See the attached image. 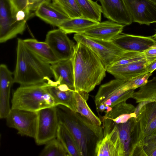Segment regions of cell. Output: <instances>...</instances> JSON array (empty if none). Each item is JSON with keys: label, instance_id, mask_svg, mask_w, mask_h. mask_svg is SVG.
I'll return each mask as SVG.
<instances>
[{"label": "cell", "instance_id": "obj_39", "mask_svg": "<svg viewBox=\"0 0 156 156\" xmlns=\"http://www.w3.org/2000/svg\"><path fill=\"white\" fill-rule=\"evenodd\" d=\"M152 37L156 41V32L154 35L152 36Z\"/></svg>", "mask_w": 156, "mask_h": 156}, {"label": "cell", "instance_id": "obj_33", "mask_svg": "<svg viewBox=\"0 0 156 156\" xmlns=\"http://www.w3.org/2000/svg\"><path fill=\"white\" fill-rule=\"evenodd\" d=\"M143 52L126 51L111 66H117L127 64L146 59Z\"/></svg>", "mask_w": 156, "mask_h": 156}, {"label": "cell", "instance_id": "obj_26", "mask_svg": "<svg viewBox=\"0 0 156 156\" xmlns=\"http://www.w3.org/2000/svg\"><path fill=\"white\" fill-rule=\"evenodd\" d=\"M56 137L62 144L69 156H81L72 134L66 126L60 122L58 125Z\"/></svg>", "mask_w": 156, "mask_h": 156}, {"label": "cell", "instance_id": "obj_18", "mask_svg": "<svg viewBox=\"0 0 156 156\" xmlns=\"http://www.w3.org/2000/svg\"><path fill=\"white\" fill-rule=\"evenodd\" d=\"M46 82L48 90L57 106L62 105L76 112L75 90L51 79Z\"/></svg>", "mask_w": 156, "mask_h": 156}, {"label": "cell", "instance_id": "obj_22", "mask_svg": "<svg viewBox=\"0 0 156 156\" xmlns=\"http://www.w3.org/2000/svg\"><path fill=\"white\" fill-rule=\"evenodd\" d=\"M51 68L55 81L75 90L73 59L58 61L51 64Z\"/></svg>", "mask_w": 156, "mask_h": 156}, {"label": "cell", "instance_id": "obj_14", "mask_svg": "<svg viewBox=\"0 0 156 156\" xmlns=\"http://www.w3.org/2000/svg\"><path fill=\"white\" fill-rule=\"evenodd\" d=\"M136 107L126 101L115 105L110 112L101 118L104 136L108 134L115 125L127 122L132 117H136Z\"/></svg>", "mask_w": 156, "mask_h": 156}, {"label": "cell", "instance_id": "obj_25", "mask_svg": "<svg viewBox=\"0 0 156 156\" xmlns=\"http://www.w3.org/2000/svg\"><path fill=\"white\" fill-rule=\"evenodd\" d=\"M99 22L83 17L70 18L58 27L66 34H81Z\"/></svg>", "mask_w": 156, "mask_h": 156}, {"label": "cell", "instance_id": "obj_5", "mask_svg": "<svg viewBox=\"0 0 156 156\" xmlns=\"http://www.w3.org/2000/svg\"><path fill=\"white\" fill-rule=\"evenodd\" d=\"M134 152L146 137L156 133V102L143 101L136 107Z\"/></svg>", "mask_w": 156, "mask_h": 156}, {"label": "cell", "instance_id": "obj_19", "mask_svg": "<svg viewBox=\"0 0 156 156\" xmlns=\"http://www.w3.org/2000/svg\"><path fill=\"white\" fill-rule=\"evenodd\" d=\"M14 81L13 73L6 65L0 66V118H6L10 111L9 98Z\"/></svg>", "mask_w": 156, "mask_h": 156}, {"label": "cell", "instance_id": "obj_24", "mask_svg": "<svg viewBox=\"0 0 156 156\" xmlns=\"http://www.w3.org/2000/svg\"><path fill=\"white\" fill-rule=\"evenodd\" d=\"M89 96L88 93L83 91H76V112L93 124L101 126V120L92 112L87 103Z\"/></svg>", "mask_w": 156, "mask_h": 156}, {"label": "cell", "instance_id": "obj_11", "mask_svg": "<svg viewBox=\"0 0 156 156\" xmlns=\"http://www.w3.org/2000/svg\"><path fill=\"white\" fill-rule=\"evenodd\" d=\"M37 118V112L11 108L6 119L7 125L17 130L19 134L34 139Z\"/></svg>", "mask_w": 156, "mask_h": 156}, {"label": "cell", "instance_id": "obj_41", "mask_svg": "<svg viewBox=\"0 0 156 156\" xmlns=\"http://www.w3.org/2000/svg\"><path fill=\"white\" fill-rule=\"evenodd\" d=\"M11 1H12V0H10Z\"/></svg>", "mask_w": 156, "mask_h": 156}, {"label": "cell", "instance_id": "obj_4", "mask_svg": "<svg viewBox=\"0 0 156 156\" xmlns=\"http://www.w3.org/2000/svg\"><path fill=\"white\" fill-rule=\"evenodd\" d=\"M12 109L37 112L47 108L57 106L49 93L46 82L18 87L11 101Z\"/></svg>", "mask_w": 156, "mask_h": 156}, {"label": "cell", "instance_id": "obj_7", "mask_svg": "<svg viewBox=\"0 0 156 156\" xmlns=\"http://www.w3.org/2000/svg\"><path fill=\"white\" fill-rule=\"evenodd\" d=\"M73 38L76 43H82L94 52L106 69L126 51L120 48L112 41L95 39L82 34H75Z\"/></svg>", "mask_w": 156, "mask_h": 156}, {"label": "cell", "instance_id": "obj_28", "mask_svg": "<svg viewBox=\"0 0 156 156\" xmlns=\"http://www.w3.org/2000/svg\"><path fill=\"white\" fill-rule=\"evenodd\" d=\"M76 0L83 17L101 22L102 13L101 5L92 0Z\"/></svg>", "mask_w": 156, "mask_h": 156}, {"label": "cell", "instance_id": "obj_15", "mask_svg": "<svg viewBox=\"0 0 156 156\" xmlns=\"http://www.w3.org/2000/svg\"><path fill=\"white\" fill-rule=\"evenodd\" d=\"M111 41L126 51L142 53L156 46V41L152 36H144L122 33Z\"/></svg>", "mask_w": 156, "mask_h": 156}, {"label": "cell", "instance_id": "obj_21", "mask_svg": "<svg viewBox=\"0 0 156 156\" xmlns=\"http://www.w3.org/2000/svg\"><path fill=\"white\" fill-rule=\"evenodd\" d=\"M36 16L45 22L58 27L71 18L57 3L46 2L41 4L35 11Z\"/></svg>", "mask_w": 156, "mask_h": 156}, {"label": "cell", "instance_id": "obj_30", "mask_svg": "<svg viewBox=\"0 0 156 156\" xmlns=\"http://www.w3.org/2000/svg\"><path fill=\"white\" fill-rule=\"evenodd\" d=\"M133 156H156V133L145 138L142 144L136 149Z\"/></svg>", "mask_w": 156, "mask_h": 156}, {"label": "cell", "instance_id": "obj_12", "mask_svg": "<svg viewBox=\"0 0 156 156\" xmlns=\"http://www.w3.org/2000/svg\"><path fill=\"white\" fill-rule=\"evenodd\" d=\"M58 61L72 59L76 45L60 28L49 31L45 41Z\"/></svg>", "mask_w": 156, "mask_h": 156}, {"label": "cell", "instance_id": "obj_23", "mask_svg": "<svg viewBox=\"0 0 156 156\" xmlns=\"http://www.w3.org/2000/svg\"><path fill=\"white\" fill-rule=\"evenodd\" d=\"M23 41L30 50L50 64L51 65L58 61L45 41H39L33 38L23 40Z\"/></svg>", "mask_w": 156, "mask_h": 156}, {"label": "cell", "instance_id": "obj_31", "mask_svg": "<svg viewBox=\"0 0 156 156\" xmlns=\"http://www.w3.org/2000/svg\"><path fill=\"white\" fill-rule=\"evenodd\" d=\"M118 156L116 148L108 135L104 136L97 144L95 156Z\"/></svg>", "mask_w": 156, "mask_h": 156}, {"label": "cell", "instance_id": "obj_29", "mask_svg": "<svg viewBox=\"0 0 156 156\" xmlns=\"http://www.w3.org/2000/svg\"><path fill=\"white\" fill-rule=\"evenodd\" d=\"M45 144L40 156H69L62 144L57 137L50 140Z\"/></svg>", "mask_w": 156, "mask_h": 156}, {"label": "cell", "instance_id": "obj_36", "mask_svg": "<svg viewBox=\"0 0 156 156\" xmlns=\"http://www.w3.org/2000/svg\"><path fill=\"white\" fill-rule=\"evenodd\" d=\"M11 1L18 10L31 11L27 7V0H12Z\"/></svg>", "mask_w": 156, "mask_h": 156}, {"label": "cell", "instance_id": "obj_35", "mask_svg": "<svg viewBox=\"0 0 156 156\" xmlns=\"http://www.w3.org/2000/svg\"><path fill=\"white\" fill-rule=\"evenodd\" d=\"M51 0H27V7L30 11H36L42 3Z\"/></svg>", "mask_w": 156, "mask_h": 156}, {"label": "cell", "instance_id": "obj_20", "mask_svg": "<svg viewBox=\"0 0 156 156\" xmlns=\"http://www.w3.org/2000/svg\"><path fill=\"white\" fill-rule=\"evenodd\" d=\"M125 26L108 20L99 22L89 28L81 34L95 39L111 41L122 33Z\"/></svg>", "mask_w": 156, "mask_h": 156}, {"label": "cell", "instance_id": "obj_1", "mask_svg": "<svg viewBox=\"0 0 156 156\" xmlns=\"http://www.w3.org/2000/svg\"><path fill=\"white\" fill-rule=\"evenodd\" d=\"M57 107L59 121L72 134L81 156H95L97 144L104 137L102 126L93 124L66 107L58 105Z\"/></svg>", "mask_w": 156, "mask_h": 156}, {"label": "cell", "instance_id": "obj_17", "mask_svg": "<svg viewBox=\"0 0 156 156\" xmlns=\"http://www.w3.org/2000/svg\"><path fill=\"white\" fill-rule=\"evenodd\" d=\"M155 59L156 57H149L144 60L127 64L111 66L107 69L106 71L116 79L128 81L147 73V66Z\"/></svg>", "mask_w": 156, "mask_h": 156}, {"label": "cell", "instance_id": "obj_6", "mask_svg": "<svg viewBox=\"0 0 156 156\" xmlns=\"http://www.w3.org/2000/svg\"><path fill=\"white\" fill-rule=\"evenodd\" d=\"M18 9L10 0H0V42L4 43L22 34L27 21H20L16 16Z\"/></svg>", "mask_w": 156, "mask_h": 156}, {"label": "cell", "instance_id": "obj_10", "mask_svg": "<svg viewBox=\"0 0 156 156\" xmlns=\"http://www.w3.org/2000/svg\"><path fill=\"white\" fill-rule=\"evenodd\" d=\"M38 118L35 138L36 144H45L56 137L60 122L57 106L42 109L37 112Z\"/></svg>", "mask_w": 156, "mask_h": 156}, {"label": "cell", "instance_id": "obj_2", "mask_svg": "<svg viewBox=\"0 0 156 156\" xmlns=\"http://www.w3.org/2000/svg\"><path fill=\"white\" fill-rule=\"evenodd\" d=\"M72 59L75 90L89 93L101 83L106 69L96 55L80 43H77Z\"/></svg>", "mask_w": 156, "mask_h": 156}, {"label": "cell", "instance_id": "obj_8", "mask_svg": "<svg viewBox=\"0 0 156 156\" xmlns=\"http://www.w3.org/2000/svg\"><path fill=\"white\" fill-rule=\"evenodd\" d=\"M126 81L115 78L101 85L94 97L96 107L103 105L112 108L120 102L132 98L135 90H126L125 84Z\"/></svg>", "mask_w": 156, "mask_h": 156}, {"label": "cell", "instance_id": "obj_3", "mask_svg": "<svg viewBox=\"0 0 156 156\" xmlns=\"http://www.w3.org/2000/svg\"><path fill=\"white\" fill-rule=\"evenodd\" d=\"M16 59L13 73L14 83L25 86L41 83L53 77L51 65L37 55L17 39Z\"/></svg>", "mask_w": 156, "mask_h": 156}, {"label": "cell", "instance_id": "obj_38", "mask_svg": "<svg viewBox=\"0 0 156 156\" xmlns=\"http://www.w3.org/2000/svg\"><path fill=\"white\" fill-rule=\"evenodd\" d=\"M156 69V59L149 63L147 66V72L153 73Z\"/></svg>", "mask_w": 156, "mask_h": 156}, {"label": "cell", "instance_id": "obj_40", "mask_svg": "<svg viewBox=\"0 0 156 156\" xmlns=\"http://www.w3.org/2000/svg\"><path fill=\"white\" fill-rule=\"evenodd\" d=\"M156 4V0H150Z\"/></svg>", "mask_w": 156, "mask_h": 156}, {"label": "cell", "instance_id": "obj_34", "mask_svg": "<svg viewBox=\"0 0 156 156\" xmlns=\"http://www.w3.org/2000/svg\"><path fill=\"white\" fill-rule=\"evenodd\" d=\"M152 73L149 72L140 75L126 82L125 87L126 90H134L145 84Z\"/></svg>", "mask_w": 156, "mask_h": 156}, {"label": "cell", "instance_id": "obj_27", "mask_svg": "<svg viewBox=\"0 0 156 156\" xmlns=\"http://www.w3.org/2000/svg\"><path fill=\"white\" fill-rule=\"evenodd\" d=\"M132 98L136 103L146 101L156 102V77L148 80L137 91H135Z\"/></svg>", "mask_w": 156, "mask_h": 156}, {"label": "cell", "instance_id": "obj_13", "mask_svg": "<svg viewBox=\"0 0 156 156\" xmlns=\"http://www.w3.org/2000/svg\"><path fill=\"white\" fill-rule=\"evenodd\" d=\"M133 22L149 25L156 23V4L150 0H124Z\"/></svg>", "mask_w": 156, "mask_h": 156}, {"label": "cell", "instance_id": "obj_9", "mask_svg": "<svg viewBox=\"0 0 156 156\" xmlns=\"http://www.w3.org/2000/svg\"><path fill=\"white\" fill-rule=\"evenodd\" d=\"M136 117L116 124L108 135L117 151L118 156H133Z\"/></svg>", "mask_w": 156, "mask_h": 156}, {"label": "cell", "instance_id": "obj_37", "mask_svg": "<svg viewBox=\"0 0 156 156\" xmlns=\"http://www.w3.org/2000/svg\"><path fill=\"white\" fill-rule=\"evenodd\" d=\"M144 53L147 57H156V46L151 48Z\"/></svg>", "mask_w": 156, "mask_h": 156}, {"label": "cell", "instance_id": "obj_32", "mask_svg": "<svg viewBox=\"0 0 156 156\" xmlns=\"http://www.w3.org/2000/svg\"><path fill=\"white\" fill-rule=\"evenodd\" d=\"M58 5L71 18L83 17L76 0H52Z\"/></svg>", "mask_w": 156, "mask_h": 156}, {"label": "cell", "instance_id": "obj_16", "mask_svg": "<svg viewBox=\"0 0 156 156\" xmlns=\"http://www.w3.org/2000/svg\"><path fill=\"white\" fill-rule=\"evenodd\" d=\"M100 3L102 12L109 20L124 26L133 22L124 0H98Z\"/></svg>", "mask_w": 156, "mask_h": 156}]
</instances>
